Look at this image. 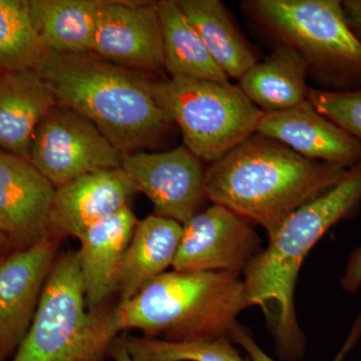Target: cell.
<instances>
[{"instance_id": "6da1fadb", "label": "cell", "mask_w": 361, "mask_h": 361, "mask_svg": "<svg viewBox=\"0 0 361 361\" xmlns=\"http://www.w3.org/2000/svg\"><path fill=\"white\" fill-rule=\"evenodd\" d=\"M361 206V163L326 193L297 209L271 234L246 270L244 284L251 306H259L281 360L298 361L305 337L297 320L294 294L299 272L319 240L341 221L355 217Z\"/></svg>"}, {"instance_id": "7a4b0ae2", "label": "cell", "mask_w": 361, "mask_h": 361, "mask_svg": "<svg viewBox=\"0 0 361 361\" xmlns=\"http://www.w3.org/2000/svg\"><path fill=\"white\" fill-rule=\"evenodd\" d=\"M348 170L304 158L255 133L210 164L207 198L260 226L270 236L297 209L336 186Z\"/></svg>"}, {"instance_id": "3957f363", "label": "cell", "mask_w": 361, "mask_h": 361, "mask_svg": "<svg viewBox=\"0 0 361 361\" xmlns=\"http://www.w3.org/2000/svg\"><path fill=\"white\" fill-rule=\"evenodd\" d=\"M35 71L56 103L90 120L123 155L160 141L173 125L154 99L144 73L92 52L47 51Z\"/></svg>"}, {"instance_id": "277c9868", "label": "cell", "mask_w": 361, "mask_h": 361, "mask_svg": "<svg viewBox=\"0 0 361 361\" xmlns=\"http://www.w3.org/2000/svg\"><path fill=\"white\" fill-rule=\"evenodd\" d=\"M251 307L242 275L209 271H167L118 304L123 332L172 342L230 337L237 317Z\"/></svg>"}, {"instance_id": "5b68a950", "label": "cell", "mask_w": 361, "mask_h": 361, "mask_svg": "<svg viewBox=\"0 0 361 361\" xmlns=\"http://www.w3.org/2000/svg\"><path fill=\"white\" fill-rule=\"evenodd\" d=\"M118 302L89 310L78 251L59 254L32 324L9 361H106L123 334Z\"/></svg>"}, {"instance_id": "8992f818", "label": "cell", "mask_w": 361, "mask_h": 361, "mask_svg": "<svg viewBox=\"0 0 361 361\" xmlns=\"http://www.w3.org/2000/svg\"><path fill=\"white\" fill-rule=\"evenodd\" d=\"M251 20L278 44L293 47L326 90L361 87V44L350 32L339 0H250Z\"/></svg>"}, {"instance_id": "52a82bcc", "label": "cell", "mask_w": 361, "mask_h": 361, "mask_svg": "<svg viewBox=\"0 0 361 361\" xmlns=\"http://www.w3.org/2000/svg\"><path fill=\"white\" fill-rule=\"evenodd\" d=\"M165 115L180 128L185 147L213 163L255 134L259 110L238 85L186 78L149 80Z\"/></svg>"}, {"instance_id": "ba28073f", "label": "cell", "mask_w": 361, "mask_h": 361, "mask_svg": "<svg viewBox=\"0 0 361 361\" xmlns=\"http://www.w3.org/2000/svg\"><path fill=\"white\" fill-rule=\"evenodd\" d=\"M123 157L90 120L56 104L35 130L28 160L59 188L94 171L122 168Z\"/></svg>"}, {"instance_id": "9c48e42d", "label": "cell", "mask_w": 361, "mask_h": 361, "mask_svg": "<svg viewBox=\"0 0 361 361\" xmlns=\"http://www.w3.org/2000/svg\"><path fill=\"white\" fill-rule=\"evenodd\" d=\"M137 192L146 195L154 215L184 225L206 200V170L202 160L185 146L163 153L134 152L123 157Z\"/></svg>"}, {"instance_id": "30bf717a", "label": "cell", "mask_w": 361, "mask_h": 361, "mask_svg": "<svg viewBox=\"0 0 361 361\" xmlns=\"http://www.w3.org/2000/svg\"><path fill=\"white\" fill-rule=\"evenodd\" d=\"M261 249L255 226L226 207L213 204L183 225L172 269L243 275Z\"/></svg>"}, {"instance_id": "8fae6325", "label": "cell", "mask_w": 361, "mask_h": 361, "mask_svg": "<svg viewBox=\"0 0 361 361\" xmlns=\"http://www.w3.org/2000/svg\"><path fill=\"white\" fill-rule=\"evenodd\" d=\"M92 54L137 73H161L163 37L157 2L101 0Z\"/></svg>"}, {"instance_id": "7c38bea8", "label": "cell", "mask_w": 361, "mask_h": 361, "mask_svg": "<svg viewBox=\"0 0 361 361\" xmlns=\"http://www.w3.org/2000/svg\"><path fill=\"white\" fill-rule=\"evenodd\" d=\"M61 240L47 236L0 262V361H9L30 329Z\"/></svg>"}, {"instance_id": "4fadbf2b", "label": "cell", "mask_w": 361, "mask_h": 361, "mask_svg": "<svg viewBox=\"0 0 361 361\" xmlns=\"http://www.w3.org/2000/svg\"><path fill=\"white\" fill-rule=\"evenodd\" d=\"M135 192L123 168L94 171L56 188L49 236L80 238L90 226L129 206Z\"/></svg>"}, {"instance_id": "5bb4252c", "label": "cell", "mask_w": 361, "mask_h": 361, "mask_svg": "<svg viewBox=\"0 0 361 361\" xmlns=\"http://www.w3.org/2000/svg\"><path fill=\"white\" fill-rule=\"evenodd\" d=\"M257 134L282 142L310 160L346 169L361 163V142L315 110L308 99L293 108L264 113Z\"/></svg>"}, {"instance_id": "9a60e30c", "label": "cell", "mask_w": 361, "mask_h": 361, "mask_svg": "<svg viewBox=\"0 0 361 361\" xmlns=\"http://www.w3.org/2000/svg\"><path fill=\"white\" fill-rule=\"evenodd\" d=\"M56 187L23 157L0 151V213L13 230L14 250L49 236Z\"/></svg>"}, {"instance_id": "2e32d148", "label": "cell", "mask_w": 361, "mask_h": 361, "mask_svg": "<svg viewBox=\"0 0 361 361\" xmlns=\"http://www.w3.org/2000/svg\"><path fill=\"white\" fill-rule=\"evenodd\" d=\"M137 222L127 206L90 226L78 239V263L89 310L106 303L115 294L116 277Z\"/></svg>"}, {"instance_id": "e0dca14e", "label": "cell", "mask_w": 361, "mask_h": 361, "mask_svg": "<svg viewBox=\"0 0 361 361\" xmlns=\"http://www.w3.org/2000/svg\"><path fill=\"white\" fill-rule=\"evenodd\" d=\"M56 104L37 71L0 73V147L30 159L35 130Z\"/></svg>"}, {"instance_id": "ac0fdd59", "label": "cell", "mask_w": 361, "mask_h": 361, "mask_svg": "<svg viewBox=\"0 0 361 361\" xmlns=\"http://www.w3.org/2000/svg\"><path fill=\"white\" fill-rule=\"evenodd\" d=\"M183 225L152 215L139 221L116 277L118 303L127 302L174 264Z\"/></svg>"}, {"instance_id": "d6986e66", "label": "cell", "mask_w": 361, "mask_h": 361, "mask_svg": "<svg viewBox=\"0 0 361 361\" xmlns=\"http://www.w3.org/2000/svg\"><path fill=\"white\" fill-rule=\"evenodd\" d=\"M310 68L289 45L277 44L269 56L252 66L238 87L264 113L293 108L307 99Z\"/></svg>"}, {"instance_id": "ffe728a7", "label": "cell", "mask_w": 361, "mask_h": 361, "mask_svg": "<svg viewBox=\"0 0 361 361\" xmlns=\"http://www.w3.org/2000/svg\"><path fill=\"white\" fill-rule=\"evenodd\" d=\"M183 13L228 78L240 80L258 63L255 49L220 0H178Z\"/></svg>"}, {"instance_id": "44dd1931", "label": "cell", "mask_w": 361, "mask_h": 361, "mask_svg": "<svg viewBox=\"0 0 361 361\" xmlns=\"http://www.w3.org/2000/svg\"><path fill=\"white\" fill-rule=\"evenodd\" d=\"M101 0H27L33 28L45 51L92 52Z\"/></svg>"}, {"instance_id": "7402d4cb", "label": "cell", "mask_w": 361, "mask_h": 361, "mask_svg": "<svg viewBox=\"0 0 361 361\" xmlns=\"http://www.w3.org/2000/svg\"><path fill=\"white\" fill-rule=\"evenodd\" d=\"M157 6L163 37L164 70L171 78L229 82L183 13L178 0H161Z\"/></svg>"}, {"instance_id": "603a6c76", "label": "cell", "mask_w": 361, "mask_h": 361, "mask_svg": "<svg viewBox=\"0 0 361 361\" xmlns=\"http://www.w3.org/2000/svg\"><path fill=\"white\" fill-rule=\"evenodd\" d=\"M27 0H0V73L35 70L45 54Z\"/></svg>"}, {"instance_id": "cb8c5ba5", "label": "cell", "mask_w": 361, "mask_h": 361, "mask_svg": "<svg viewBox=\"0 0 361 361\" xmlns=\"http://www.w3.org/2000/svg\"><path fill=\"white\" fill-rule=\"evenodd\" d=\"M128 353L134 361H251L233 346L230 337L212 341L172 342L123 332Z\"/></svg>"}, {"instance_id": "d4e9b609", "label": "cell", "mask_w": 361, "mask_h": 361, "mask_svg": "<svg viewBox=\"0 0 361 361\" xmlns=\"http://www.w3.org/2000/svg\"><path fill=\"white\" fill-rule=\"evenodd\" d=\"M307 99L316 111L361 142V87L350 90L308 87Z\"/></svg>"}, {"instance_id": "484cf974", "label": "cell", "mask_w": 361, "mask_h": 361, "mask_svg": "<svg viewBox=\"0 0 361 361\" xmlns=\"http://www.w3.org/2000/svg\"><path fill=\"white\" fill-rule=\"evenodd\" d=\"M230 338L235 343L238 344L240 348L245 351L247 357L251 361H276L273 360L271 356L268 355L267 353L263 350L260 346L258 345L257 342L254 339L253 334L250 331V329H246V327L242 326L239 323H237L234 327H233L231 334H230ZM361 338V311L360 314L356 317L355 323H353V327H351L350 331H349L348 338L344 341L343 345L338 351V353L336 355L331 361H344L348 353L355 348L356 344Z\"/></svg>"}, {"instance_id": "4316f807", "label": "cell", "mask_w": 361, "mask_h": 361, "mask_svg": "<svg viewBox=\"0 0 361 361\" xmlns=\"http://www.w3.org/2000/svg\"><path fill=\"white\" fill-rule=\"evenodd\" d=\"M341 288L348 294H356L361 288V244L351 252L341 281Z\"/></svg>"}, {"instance_id": "83f0119b", "label": "cell", "mask_w": 361, "mask_h": 361, "mask_svg": "<svg viewBox=\"0 0 361 361\" xmlns=\"http://www.w3.org/2000/svg\"><path fill=\"white\" fill-rule=\"evenodd\" d=\"M341 2L346 25L361 44V0H345Z\"/></svg>"}, {"instance_id": "f1b7e54d", "label": "cell", "mask_w": 361, "mask_h": 361, "mask_svg": "<svg viewBox=\"0 0 361 361\" xmlns=\"http://www.w3.org/2000/svg\"><path fill=\"white\" fill-rule=\"evenodd\" d=\"M109 357L113 361H134L128 353L125 344V336L121 334L111 344Z\"/></svg>"}, {"instance_id": "f546056e", "label": "cell", "mask_w": 361, "mask_h": 361, "mask_svg": "<svg viewBox=\"0 0 361 361\" xmlns=\"http://www.w3.org/2000/svg\"><path fill=\"white\" fill-rule=\"evenodd\" d=\"M14 250V247L11 240L4 235L0 234V262L9 255V252Z\"/></svg>"}, {"instance_id": "4dcf8cb0", "label": "cell", "mask_w": 361, "mask_h": 361, "mask_svg": "<svg viewBox=\"0 0 361 361\" xmlns=\"http://www.w3.org/2000/svg\"><path fill=\"white\" fill-rule=\"evenodd\" d=\"M0 234L8 237L11 240L13 237V230H11V225L1 213H0Z\"/></svg>"}]
</instances>
